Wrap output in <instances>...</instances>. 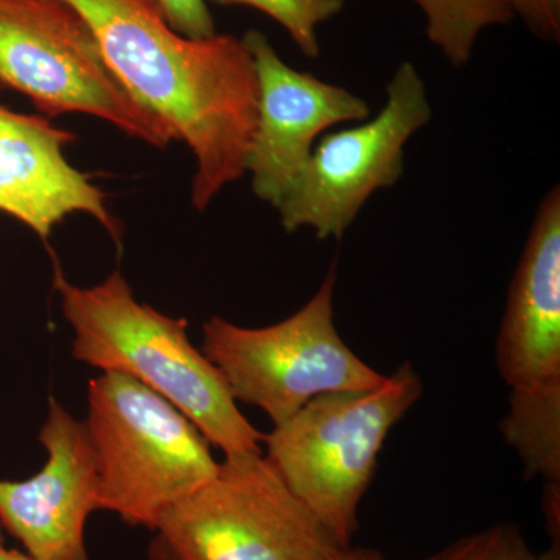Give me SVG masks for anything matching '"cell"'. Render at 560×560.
Returning a JSON list of instances; mask_svg holds the SVG:
<instances>
[{"label":"cell","instance_id":"7c38bea8","mask_svg":"<svg viewBox=\"0 0 560 560\" xmlns=\"http://www.w3.org/2000/svg\"><path fill=\"white\" fill-rule=\"evenodd\" d=\"M497 366L511 389L560 381V187L541 200L508 294Z\"/></svg>","mask_w":560,"mask_h":560},{"label":"cell","instance_id":"30bf717a","mask_svg":"<svg viewBox=\"0 0 560 560\" xmlns=\"http://www.w3.org/2000/svg\"><path fill=\"white\" fill-rule=\"evenodd\" d=\"M46 466L25 481L0 480V525L33 560H91L84 525L98 510L101 471L86 423L50 397L39 431Z\"/></svg>","mask_w":560,"mask_h":560},{"label":"cell","instance_id":"7402d4cb","mask_svg":"<svg viewBox=\"0 0 560 560\" xmlns=\"http://www.w3.org/2000/svg\"><path fill=\"white\" fill-rule=\"evenodd\" d=\"M534 560H560V544H552L547 551L536 555Z\"/></svg>","mask_w":560,"mask_h":560},{"label":"cell","instance_id":"e0dca14e","mask_svg":"<svg viewBox=\"0 0 560 560\" xmlns=\"http://www.w3.org/2000/svg\"><path fill=\"white\" fill-rule=\"evenodd\" d=\"M173 31L191 39L210 38L217 27L206 0H153Z\"/></svg>","mask_w":560,"mask_h":560},{"label":"cell","instance_id":"4fadbf2b","mask_svg":"<svg viewBox=\"0 0 560 560\" xmlns=\"http://www.w3.org/2000/svg\"><path fill=\"white\" fill-rule=\"evenodd\" d=\"M500 429L521 456L528 480L560 485V381L511 389L510 411Z\"/></svg>","mask_w":560,"mask_h":560},{"label":"cell","instance_id":"d6986e66","mask_svg":"<svg viewBox=\"0 0 560 560\" xmlns=\"http://www.w3.org/2000/svg\"><path fill=\"white\" fill-rule=\"evenodd\" d=\"M544 511L547 517L548 529L552 537V544H559L560 539V485L545 482Z\"/></svg>","mask_w":560,"mask_h":560},{"label":"cell","instance_id":"ac0fdd59","mask_svg":"<svg viewBox=\"0 0 560 560\" xmlns=\"http://www.w3.org/2000/svg\"><path fill=\"white\" fill-rule=\"evenodd\" d=\"M511 7L539 38L559 40L560 0H511Z\"/></svg>","mask_w":560,"mask_h":560},{"label":"cell","instance_id":"8992f818","mask_svg":"<svg viewBox=\"0 0 560 560\" xmlns=\"http://www.w3.org/2000/svg\"><path fill=\"white\" fill-rule=\"evenodd\" d=\"M335 282L334 264L315 296L272 326L246 329L221 316L202 324L201 352L232 397L260 408L275 427L323 394L370 390L385 382L386 375L357 357L338 334Z\"/></svg>","mask_w":560,"mask_h":560},{"label":"cell","instance_id":"9a60e30c","mask_svg":"<svg viewBox=\"0 0 560 560\" xmlns=\"http://www.w3.org/2000/svg\"><path fill=\"white\" fill-rule=\"evenodd\" d=\"M221 7H249L267 14L289 33L302 54L318 58V28L345 10L346 0H210Z\"/></svg>","mask_w":560,"mask_h":560},{"label":"cell","instance_id":"3957f363","mask_svg":"<svg viewBox=\"0 0 560 560\" xmlns=\"http://www.w3.org/2000/svg\"><path fill=\"white\" fill-rule=\"evenodd\" d=\"M410 361L377 388L315 397L264 434L265 458L341 547L359 528V506L393 427L420 399Z\"/></svg>","mask_w":560,"mask_h":560},{"label":"cell","instance_id":"5bb4252c","mask_svg":"<svg viewBox=\"0 0 560 560\" xmlns=\"http://www.w3.org/2000/svg\"><path fill=\"white\" fill-rule=\"evenodd\" d=\"M427 21V36L455 68L470 61L478 36L514 20L511 0H411Z\"/></svg>","mask_w":560,"mask_h":560},{"label":"cell","instance_id":"44dd1931","mask_svg":"<svg viewBox=\"0 0 560 560\" xmlns=\"http://www.w3.org/2000/svg\"><path fill=\"white\" fill-rule=\"evenodd\" d=\"M0 560H33L31 556L25 555V552L7 548L2 525H0Z\"/></svg>","mask_w":560,"mask_h":560},{"label":"cell","instance_id":"7a4b0ae2","mask_svg":"<svg viewBox=\"0 0 560 560\" xmlns=\"http://www.w3.org/2000/svg\"><path fill=\"white\" fill-rule=\"evenodd\" d=\"M54 289L73 330L72 355L102 371L130 375L175 405L224 458L261 455L264 433L238 410L220 371L187 335V320L136 301L113 271L94 287L73 285L54 264Z\"/></svg>","mask_w":560,"mask_h":560},{"label":"cell","instance_id":"8fae6325","mask_svg":"<svg viewBox=\"0 0 560 560\" xmlns=\"http://www.w3.org/2000/svg\"><path fill=\"white\" fill-rule=\"evenodd\" d=\"M75 140L47 117L0 105V212L43 241L66 217L86 213L120 246L124 224L110 212L105 191L66 158Z\"/></svg>","mask_w":560,"mask_h":560},{"label":"cell","instance_id":"6da1fadb","mask_svg":"<svg viewBox=\"0 0 560 560\" xmlns=\"http://www.w3.org/2000/svg\"><path fill=\"white\" fill-rule=\"evenodd\" d=\"M62 2L86 22L125 91L189 147L197 161L190 201L205 212L246 175L259 80L245 40L228 33L186 38L153 0Z\"/></svg>","mask_w":560,"mask_h":560},{"label":"cell","instance_id":"ba28073f","mask_svg":"<svg viewBox=\"0 0 560 560\" xmlns=\"http://www.w3.org/2000/svg\"><path fill=\"white\" fill-rule=\"evenodd\" d=\"M431 116L419 70L401 62L374 119L320 136L315 143L300 178L279 205L283 230L311 228L319 241H340L372 195L404 175L405 145Z\"/></svg>","mask_w":560,"mask_h":560},{"label":"cell","instance_id":"52a82bcc","mask_svg":"<svg viewBox=\"0 0 560 560\" xmlns=\"http://www.w3.org/2000/svg\"><path fill=\"white\" fill-rule=\"evenodd\" d=\"M0 88L27 95L40 116L88 114L153 149L175 140L125 91L86 22L62 0H0Z\"/></svg>","mask_w":560,"mask_h":560},{"label":"cell","instance_id":"277c9868","mask_svg":"<svg viewBox=\"0 0 560 560\" xmlns=\"http://www.w3.org/2000/svg\"><path fill=\"white\" fill-rule=\"evenodd\" d=\"M84 423L101 471L98 510L127 525L153 530L165 511L219 471L197 425L130 375L103 371L92 378Z\"/></svg>","mask_w":560,"mask_h":560},{"label":"cell","instance_id":"2e32d148","mask_svg":"<svg viewBox=\"0 0 560 560\" xmlns=\"http://www.w3.org/2000/svg\"><path fill=\"white\" fill-rule=\"evenodd\" d=\"M521 530L501 523L481 533L463 537L425 560H534Z\"/></svg>","mask_w":560,"mask_h":560},{"label":"cell","instance_id":"5b68a950","mask_svg":"<svg viewBox=\"0 0 560 560\" xmlns=\"http://www.w3.org/2000/svg\"><path fill=\"white\" fill-rule=\"evenodd\" d=\"M153 533L150 560H327L342 548L264 453L224 458Z\"/></svg>","mask_w":560,"mask_h":560},{"label":"cell","instance_id":"9c48e42d","mask_svg":"<svg viewBox=\"0 0 560 560\" xmlns=\"http://www.w3.org/2000/svg\"><path fill=\"white\" fill-rule=\"evenodd\" d=\"M259 80V109L250 138L246 173L259 200L278 209L300 178L313 147L330 127L363 121V98L312 73L290 68L259 31L243 36Z\"/></svg>","mask_w":560,"mask_h":560},{"label":"cell","instance_id":"ffe728a7","mask_svg":"<svg viewBox=\"0 0 560 560\" xmlns=\"http://www.w3.org/2000/svg\"><path fill=\"white\" fill-rule=\"evenodd\" d=\"M327 560H386L381 552L366 550V548L342 547Z\"/></svg>","mask_w":560,"mask_h":560}]
</instances>
